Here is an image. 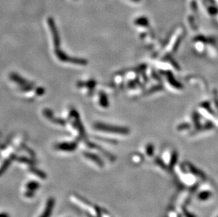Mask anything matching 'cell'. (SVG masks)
Returning <instances> with one entry per match:
<instances>
[{
  "instance_id": "11",
  "label": "cell",
  "mask_w": 218,
  "mask_h": 217,
  "mask_svg": "<svg viewBox=\"0 0 218 217\" xmlns=\"http://www.w3.org/2000/svg\"><path fill=\"white\" fill-rule=\"evenodd\" d=\"M100 105H102V107H106V106H107L108 104L107 98L104 93H102V94L100 93Z\"/></svg>"
},
{
  "instance_id": "5",
  "label": "cell",
  "mask_w": 218,
  "mask_h": 217,
  "mask_svg": "<svg viewBox=\"0 0 218 217\" xmlns=\"http://www.w3.org/2000/svg\"><path fill=\"white\" fill-rule=\"evenodd\" d=\"M48 26L50 27V31H51L52 35V39L53 42H54V47L58 49V47L60 45V37L59 35V32H58L57 26H56L54 19L50 17L47 20Z\"/></svg>"
},
{
  "instance_id": "10",
  "label": "cell",
  "mask_w": 218,
  "mask_h": 217,
  "mask_svg": "<svg viewBox=\"0 0 218 217\" xmlns=\"http://www.w3.org/2000/svg\"><path fill=\"white\" fill-rule=\"evenodd\" d=\"M43 113H44V115L45 116V117H46L50 121H51L52 122L54 123H57V124L62 125V126H64L65 125V121H64L61 120V119H58V118H56V119H55V118L54 117V115H53V113H52V112L51 110L47 109V108H46V109L44 110V112H43Z\"/></svg>"
},
{
  "instance_id": "13",
  "label": "cell",
  "mask_w": 218,
  "mask_h": 217,
  "mask_svg": "<svg viewBox=\"0 0 218 217\" xmlns=\"http://www.w3.org/2000/svg\"><path fill=\"white\" fill-rule=\"evenodd\" d=\"M0 217H10L7 213H0Z\"/></svg>"
},
{
  "instance_id": "7",
  "label": "cell",
  "mask_w": 218,
  "mask_h": 217,
  "mask_svg": "<svg viewBox=\"0 0 218 217\" xmlns=\"http://www.w3.org/2000/svg\"><path fill=\"white\" fill-rule=\"evenodd\" d=\"M76 147L77 145L75 143H61L55 145V148L57 150L64 151V152H73Z\"/></svg>"
},
{
  "instance_id": "12",
  "label": "cell",
  "mask_w": 218,
  "mask_h": 217,
  "mask_svg": "<svg viewBox=\"0 0 218 217\" xmlns=\"http://www.w3.org/2000/svg\"><path fill=\"white\" fill-rule=\"evenodd\" d=\"M209 197V193H207V192H204V193H202L201 195H199V198L201 199V200H205L207 199V198Z\"/></svg>"
},
{
  "instance_id": "1",
  "label": "cell",
  "mask_w": 218,
  "mask_h": 217,
  "mask_svg": "<svg viewBox=\"0 0 218 217\" xmlns=\"http://www.w3.org/2000/svg\"><path fill=\"white\" fill-rule=\"evenodd\" d=\"M70 199L73 203L82 209L83 210H85L86 212H88L90 214L91 217H101L102 216V211L99 210V208L95 205H93L88 200L83 199L79 195H76V194H72L70 196Z\"/></svg>"
},
{
  "instance_id": "9",
  "label": "cell",
  "mask_w": 218,
  "mask_h": 217,
  "mask_svg": "<svg viewBox=\"0 0 218 217\" xmlns=\"http://www.w3.org/2000/svg\"><path fill=\"white\" fill-rule=\"evenodd\" d=\"M83 155H84V156L86 159H88V160L93 161V163H95L96 165L99 166V167L100 168L103 167L104 166L103 161L98 155H96L95 154H93L91 152H84Z\"/></svg>"
},
{
  "instance_id": "2",
  "label": "cell",
  "mask_w": 218,
  "mask_h": 217,
  "mask_svg": "<svg viewBox=\"0 0 218 217\" xmlns=\"http://www.w3.org/2000/svg\"><path fill=\"white\" fill-rule=\"evenodd\" d=\"M55 54L57 56V59L62 62H68L71 63V64L81 66H85L88 64L87 60H85V59L70 57L63 52L62 50L61 51L59 49L55 50Z\"/></svg>"
},
{
  "instance_id": "4",
  "label": "cell",
  "mask_w": 218,
  "mask_h": 217,
  "mask_svg": "<svg viewBox=\"0 0 218 217\" xmlns=\"http://www.w3.org/2000/svg\"><path fill=\"white\" fill-rule=\"evenodd\" d=\"M10 78L14 82L17 83L19 86L21 87L22 91H28L33 88V84L32 83L29 82L28 80H26L24 78H21L19 75L17 74H11L10 75Z\"/></svg>"
},
{
  "instance_id": "8",
  "label": "cell",
  "mask_w": 218,
  "mask_h": 217,
  "mask_svg": "<svg viewBox=\"0 0 218 217\" xmlns=\"http://www.w3.org/2000/svg\"><path fill=\"white\" fill-rule=\"evenodd\" d=\"M54 206V200L52 198H50L49 200H47L46 205L44 209V211H42L41 214V216L40 217H50L51 216V214L52 212L53 208Z\"/></svg>"
},
{
  "instance_id": "6",
  "label": "cell",
  "mask_w": 218,
  "mask_h": 217,
  "mask_svg": "<svg viewBox=\"0 0 218 217\" xmlns=\"http://www.w3.org/2000/svg\"><path fill=\"white\" fill-rule=\"evenodd\" d=\"M40 188V184L35 181H30L25 186L24 196L27 198H31L34 196L35 192Z\"/></svg>"
},
{
  "instance_id": "3",
  "label": "cell",
  "mask_w": 218,
  "mask_h": 217,
  "mask_svg": "<svg viewBox=\"0 0 218 217\" xmlns=\"http://www.w3.org/2000/svg\"><path fill=\"white\" fill-rule=\"evenodd\" d=\"M94 127L95 129L100 131L107 133H120V134H125L128 132L127 130L124 128L117 127V126H110L109 124H105L103 123H95Z\"/></svg>"
}]
</instances>
